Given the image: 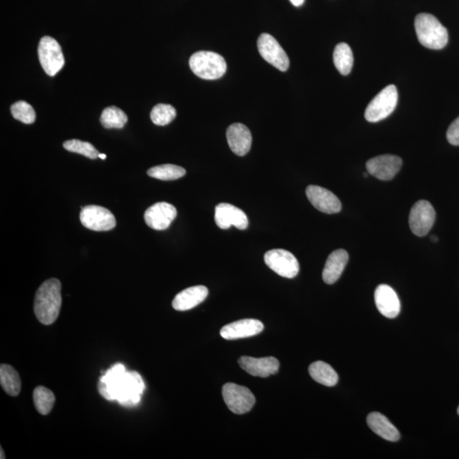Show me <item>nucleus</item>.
<instances>
[{
  "mask_svg": "<svg viewBox=\"0 0 459 459\" xmlns=\"http://www.w3.org/2000/svg\"><path fill=\"white\" fill-rule=\"evenodd\" d=\"M142 377L135 371H126L123 364H115L106 371L98 383V391L108 401H118L123 407H134L140 401L145 390Z\"/></svg>",
  "mask_w": 459,
  "mask_h": 459,
  "instance_id": "obj_1",
  "label": "nucleus"
},
{
  "mask_svg": "<svg viewBox=\"0 0 459 459\" xmlns=\"http://www.w3.org/2000/svg\"><path fill=\"white\" fill-rule=\"evenodd\" d=\"M292 3L293 5L296 7H299L303 5V3H305V0H289Z\"/></svg>",
  "mask_w": 459,
  "mask_h": 459,
  "instance_id": "obj_33",
  "label": "nucleus"
},
{
  "mask_svg": "<svg viewBox=\"0 0 459 459\" xmlns=\"http://www.w3.org/2000/svg\"><path fill=\"white\" fill-rule=\"evenodd\" d=\"M447 138L448 142L454 146H459V116L451 123L448 128Z\"/></svg>",
  "mask_w": 459,
  "mask_h": 459,
  "instance_id": "obj_32",
  "label": "nucleus"
},
{
  "mask_svg": "<svg viewBox=\"0 0 459 459\" xmlns=\"http://www.w3.org/2000/svg\"><path fill=\"white\" fill-rule=\"evenodd\" d=\"M80 221L84 227L95 232H108L116 227V219L108 208L88 206L81 207Z\"/></svg>",
  "mask_w": 459,
  "mask_h": 459,
  "instance_id": "obj_9",
  "label": "nucleus"
},
{
  "mask_svg": "<svg viewBox=\"0 0 459 459\" xmlns=\"http://www.w3.org/2000/svg\"><path fill=\"white\" fill-rule=\"evenodd\" d=\"M432 240L433 242L436 243L438 241V238L435 236H432Z\"/></svg>",
  "mask_w": 459,
  "mask_h": 459,
  "instance_id": "obj_36",
  "label": "nucleus"
},
{
  "mask_svg": "<svg viewBox=\"0 0 459 459\" xmlns=\"http://www.w3.org/2000/svg\"><path fill=\"white\" fill-rule=\"evenodd\" d=\"M189 65L195 75L206 80L221 79L227 69L225 59L212 51L196 52L190 56Z\"/></svg>",
  "mask_w": 459,
  "mask_h": 459,
  "instance_id": "obj_4",
  "label": "nucleus"
},
{
  "mask_svg": "<svg viewBox=\"0 0 459 459\" xmlns=\"http://www.w3.org/2000/svg\"><path fill=\"white\" fill-rule=\"evenodd\" d=\"M222 395L230 410L236 414H245L251 411L256 404V397L248 388L233 383L225 384Z\"/></svg>",
  "mask_w": 459,
  "mask_h": 459,
  "instance_id": "obj_7",
  "label": "nucleus"
},
{
  "mask_svg": "<svg viewBox=\"0 0 459 459\" xmlns=\"http://www.w3.org/2000/svg\"><path fill=\"white\" fill-rule=\"evenodd\" d=\"M100 121L106 129H122L128 122V116L121 109L112 106L102 112Z\"/></svg>",
  "mask_w": 459,
  "mask_h": 459,
  "instance_id": "obj_26",
  "label": "nucleus"
},
{
  "mask_svg": "<svg viewBox=\"0 0 459 459\" xmlns=\"http://www.w3.org/2000/svg\"><path fill=\"white\" fill-rule=\"evenodd\" d=\"M367 425L377 436L389 441L400 440L401 435L386 416L380 412H371L367 419Z\"/></svg>",
  "mask_w": 459,
  "mask_h": 459,
  "instance_id": "obj_22",
  "label": "nucleus"
},
{
  "mask_svg": "<svg viewBox=\"0 0 459 459\" xmlns=\"http://www.w3.org/2000/svg\"><path fill=\"white\" fill-rule=\"evenodd\" d=\"M364 177H367V173H364Z\"/></svg>",
  "mask_w": 459,
  "mask_h": 459,
  "instance_id": "obj_37",
  "label": "nucleus"
},
{
  "mask_svg": "<svg viewBox=\"0 0 459 459\" xmlns=\"http://www.w3.org/2000/svg\"><path fill=\"white\" fill-rule=\"evenodd\" d=\"M309 373L316 382L323 384L325 386L332 387L336 386L338 376L336 371L327 363L317 361L309 367Z\"/></svg>",
  "mask_w": 459,
  "mask_h": 459,
  "instance_id": "obj_23",
  "label": "nucleus"
},
{
  "mask_svg": "<svg viewBox=\"0 0 459 459\" xmlns=\"http://www.w3.org/2000/svg\"><path fill=\"white\" fill-rule=\"evenodd\" d=\"M415 29L419 43L430 49H441L447 45V28L430 14L422 13L416 16Z\"/></svg>",
  "mask_w": 459,
  "mask_h": 459,
  "instance_id": "obj_3",
  "label": "nucleus"
},
{
  "mask_svg": "<svg viewBox=\"0 0 459 459\" xmlns=\"http://www.w3.org/2000/svg\"><path fill=\"white\" fill-rule=\"evenodd\" d=\"M264 263L282 277L294 278L299 274V264L296 257L285 249H273L264 254Z\"/></svg>",
  "mask_w": 459,
  "mask_h": 459,
  "instance_id": "obj_8",
  "label": "nucleus"
},
{
  "mask_svg": "<svg viewBox=\"0 0 459 459\" xmlns=\"http://www.w3.org/2000/svg\"><path fill=\"white\" fill-rule=\"evenodd\" d=\"M38 53L42 68L49 76L54 77L64 66L65 58L61 46L54 38H42Z\"/></svg>",
  "mask_w": 459,
  "mask_h": 459,
  "instance_id": "obj_6",
  "label": "nucleus"
},
{
  "mask_svg": "<svg viewBox=\"0 0 459 459\" xmlns=\"http://www.w3.org/2000/svg\"><path fill=\"white\" fill-rule=\"evenodd\" d=\"M306 196L310 203L323 213L336 214L341 210L340 199L333 193L323 187L309 186L306 188Z\"/></svg>",
  "mask_w": 459,
  "mask_h": 459,
  "instance_id": "obj_15",
  "label": "nucleus"
},
{
  "mask_svg": "<svg viewBox=\"0 0 459 459\" xmlns=\"http://www.w3.org/2000/svg\"><path fill=\"white\" fill-rule=\"evenodd\" d=\"M215 223L221 229H229L234 225L239 230H245L249 227V219L240 208L232 204L221 203L215 208Z\"/></svg>",
  "mask_w": 459,
  "mask_h": 459,
  "instance_id": "obj_14",
  "label": "nucleus"
},
{
  "mask_svg": "<svg viewBox=\"0 0 459 459\" xmlns=\"http://www.w3.org/2000/svg\"><path fill=\"white\" fill-rule=\"evenodd\" d=\"M240 367L250 375L266 377L278 372V360L275 358H253L250 356H242L238 360Z\"/></svg>",
  "mask_w": 459,
  "mask_h": 459,
  "instance_id": "obj_18",
  "label": "nucleus"
},
{
  "mask_svg": "<svg viewBox=\"0 0 459 459\" xmlns=\"http://www.w3.org/2000/svg\"><path fill=\"white\" fill-rule=\"evenodd\" d=\"M208 290L206 286H194L179 293L172 302L173 308L179 312H185L194 308L208 297Z\"/></svg>",
  "mask_w": 459,
  "mask_h": 459,
  "instance_id": "obj_20",
  "label": "nucleus"
},
{
  "mask_svg": "<svg viewBox=\"0 0 459 459\" xmlns=\"http://www.w3.org/2000/svg\"><path fill=\"white\" fill-rule=\"evenodd\" d=\"M176 110L169 104H158L151 112V119L154 125L165 126L175 119Z\"/></svg>",
  "mask_w": 459,
  "mask_h": 459,
  "instance_id": "obj_29",
  "label": "nucleus"
},
{
  "mask_svg": "<svg viewBox=\"0 0 459 459\" xmlns=\"http://www.w3.org/2000/svg\"><path fill=\"white\" fill-rule=\"evenodd\" d=\"M379 312L387 319H395L400 313L401 302L394 289L386 284H381L374 294Z\"/></svg>",
  "mask_w": 459,
  "mask_h": 459,
  "instance_id": "obj_17",
  "label": "nucleus"
},
{
  "mask_svg": "<svg viewBox=\"0 0 459 459\" xmlns=\"http://www.w3.org/2000/svg\"><path fill=\"white\" fill-rule=\"evenodd\" d=\"M398 92L397 87L384 88L370 102L365 111V119L370 123H377L388 118L397 108Z\"/></svg>",
  "mask_w": 459,
  "mask_h": 459,
  "instance_id": "obj_5",
  "label": "nucleus"
},
{
  "mask_svg": "<svg viewBox=\"0 0 459 459\" xmlns=\"http://www.w3.org/2000/svg\"><path fill=\"white\" fill-rule=\"evenodd\" d=\"M177 216V210L172 204L161 202L155 203L145 212L144 218L147 225L156 231L168 229Z\"/></svg>",
  "mask_w": 459,
  "mask_h": 459,
  "instance_id": "obj_13",
  "label": "nucleus"
},
{
  "mask_svg": "<svg viewBox=\"0 0 459 459\" xmlns=\"http://www.w3.org/2000/svg\"><path fill=\"white\" fill-rule=\"evenodd\" d=\"M227 138L230 148L238 156H245L251 148V132L242 123H233L229 126Z\"/></svg>",
  "mask_w": 459,
  "mask_h": 459,
  "instance_id": "obj_19",
  "label": "nucleus"
},
{
  "mask_svg": "<svg viewBox=\"0 0 459 459\" xmlns=\"http://www.w3.org/2000/svg\"><path fill=\"white\" fill-rule=\"evenodd\" d=\"M257 46L260 55L271 65L282 72H286L288 69V56L277 40L271 35L261 34L258 38Z\"/></svg>",
  "mask_w": 459,
  "mask_h": 459,
  "instance_id": "obj_10",
  "label": "nucleus"
},
{
  "mask_svg": "<svg viewBox=\"0 0 459 459\" xmlns=\"http://www.w3.org/2000/svg\"><path fill=\"white\" fill-rule=\"evenodd\" d=\"M62 302L61 282L56 278L49 279L40 286L35 295V316L46 326L54 323L58 319Z\"/></svg>",
  "mask_w": 459,
  "mask_h": 459,
  "instance_id": "obj_2",
  "label": "nucleus"
},
{
  "mask_svg": "<svg viewBox=\"0 0 459 459\" xmlns=\"http://www.w3.org/2000/svg\"><path fill=\"white\" fill-rule=\"evenodd\" d=\"M63 147L71 153H79L90 158L97 160L99 158L98 151L95 149L93 145L79 140H69L63 143Z\"/></svg>",
  "mask_w": 459,
  "mask_h": 459,
  "instance_id": "obj_30",
  "label": "nucleus"
},
{
  "mask_svg": "<svg viewBox=\"0 0 459 459\" xmlns=\"http://www.w3.org/2000/svg\"><path fill=\"white\" fill-rule=\"evenodd\" d=\"M264 330V324L256 319H243L225 325L221 335L225 340H232L254 336Z\"/></svg>",
  "mask_w": 459,
  "mask_h": 459,
  "instance_id": "obj_16",
  "label": "nucleus"
},
{
  "mask_svg": "<svg viewBox=\"0 0 459 459\" xmlns=\"http://www.w3.org/2000/svg\"><path fill=\"white\" fill-rule=\"evenodd\" d=\"M34 402L36 410L42 415L51 412L55 402L54 393L44 386H38L34 390Z\"/></svg>",
  "mask_w": 459,
  "mask_h": 459,
  "instance_id": "obj_27",
  "label": "nucleus"
},
{
  "mask_svg": "<svg viewBox=\"0 0 459 459\" xmlns=\"http://www.w3.org/2000/svg\"><path fill=\"white\" fill-rule=\"evenodd\" d=\"M458 415H459V407H458Z\"/></svg>",
  "mask_w": 459,
  "mask_h": 459,
  "instance_id": "obj_38",
  "label": "nucleus"
},
{
  "mask_svg": "<svg viewBox=\"0 0 459 459\" xmlns=\"http://www.w3.org/2000/svg\"><path fill=\"white\" fill-rule=\"evenodd\" d=\"M0 384L3 390L10 397H17L22 390V380L18 373L12 366H0Z\"/></svg>",
  "mask_w": 459,
  "mask_h": 459,
  "instance_id": "obj_24",
  "label": "nucleus"
},
{
  "mask_svg": "<svg viewBox=\"0 0 459 459\" xmlns=\"http://www.w3.org/2000/svg\"><path fill=\"white\" fill-rule=\"evenodd\" d=\"M0 451H1V456H0V458L5 459V453H3V450L2 447L0 448Z\"/></svg>",
  "mask_w": 459,
  "mask_h": 459,
  "instance_id": "obj_35",
  "label": "nucleus"
},
{
  "mask_svg": "<svg viewBox=\"0 0 459 459\" xmlns=\"http://www.w3.org/2000/svg\"><path fill=\"white\" fill-rule=\"evenodd\" d=\"M186 169L174 164H164L153 167L147 171L150 177L160 181H175L186 175Z\"/></svg>",
  "mask_w": 459,
  "mask_h": 459,
  "instance_id": "obj_28",
  "label": "nucleus"
},
{
  "mask_svg": "<svg viewBox=\"0 0 459 459\" xmlns=\"http://www.w3.org/2000/svg\"><path fill=\"white\" fill-rule=\"evenodd\" d=\"M99 158H101V160H106L107 158V155L103 154V153H100L99 154Z\"/></svg>",
  "mask_w": 459,
  "mask_h": 459,
  "instance_id": "obj_34",
  "label": "nucleus"
},
{
  "mask_svg": "<svg viewBox=\"0 0 459 459\" xmlns=\"http://www.w3.org/2000/svg\"><path fill=\"white\" fill-rule=\"evenodd\" d=\"M334 62L342 75H348L351 72L354 58L351 49L347 44L340 43L336 45L334 52Z\"/></svg>",
  "mask_w": 459,
  "mask_h": 459,
  "instance_id": "obj_25",
  "label": "nucleus"
},
{
  "mask_svg": "<svg viewBox=\"0 0 459 459\" xmlns=\"http://www.w3.org/2000/svg\"><path fill=\"white\" fill-rule=\"evenodd\" d=\"M10 110H12L14 119L26 123V125H31L36 119V114H35L33 107L26 101L16 102L12 106Z\"/></svg>",
  "mask_w": 459,
  "mask_h": 459,
  "instance_id": "obj_31",
  "label": "nucleus"
},
{
  "mask_svg": "<svg viewBox=\"0 0 459 459\" xmlns=\"http://www.w3.org/2000/svg\"><path fill=\"white\" fill-rule=\"evenodd\" d=\"M436 221V211L428 201L420 200L412 206L409 225L413 234L425 236L432 230Z\"/></svg>",
  "mask_w": 459,
  "mask_h": 459,
  "instance_id": "obj_11",
  "label": "nucleus"
},
{
  "mask_svg": "<svg viewBox=\"0 0 459 459\" xmlns=\"http://www.w3.org/2000/svg\"><path fill=\"white\" fill-rule=\"evenodd\" d=\"M402 160L395 155H380L367 162L366 167L369 174L380 181H390L401 168Z\"/></svg>",
  "mask_w": 459,
  "mask_h": 459,
  "instance_id": "obj_12",
  "label": "nucleus"
},
{
  "mask_svg": "<svg viewBox=\"0 0 459 459\" xmlns=\"http://www.w3.org/2000/svg\"><path fill=\"white\" fill-rule=\"evenodd\" d=\"M349 260L344 249H337L328 256L323 271V279L327 284H334L341 277Z\"/></svg>",
  "mask_w": 459,
  "mask_h": 459,
  "instance_id": "obj_21",
  "label": "nucleus"
}]
</instances>
